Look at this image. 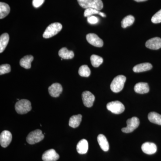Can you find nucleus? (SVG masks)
Listing matches in <instances>:
<instances>
[{
  "label": "nucleus",
  "instance_id": "1",
  "mask_svg": "<svg viewBox=\"0 0 161 161\" xmlns=\"http://www.w3.org/2000/svg\"><path fill=\"white\" fill-rule=\"evenodd\" d=\"M79 5L84 9L94 8L100 10L103 8L102 0H77Z\"/></svg>",
  "mask_w": 161,
  "mask_h": 161
},
{
  "label": "nucleus",
  "instance_id": "2",
  "mask_svg": "<svg viewBox=\"0 0 161 161\" xmlns=\"http://www.w3.org/2000/svg\"><path fill=\"white\" fill-rule=\"evenodd\" d=\"M126 78L122 75L116 76L114 78L111 84V89L114 93H118L123 90Z\"/></svg>",
  "mask_w": 161,
  "mask_h": 161
},
{
  "label": "nucleus",
  "instance_id": "3",
  "mask_svg": "<svg viewBox=\"0 0 161 161\" xmlns=\"http://www.w3.org/2000/svg\"><path fill=\"white\" fill-rule=\"evenodd\" d=\"M62 29V26L60 23H52L47 27L43 35V37L48 39L58 34Z\"/></svg>",
  "mask_w": 161,
  "mask_h": 161
},
{
  "label": "nucleus",
  "instance_id": "4",
  "mask_svg": "<svg viewBox=\"0 0 161 161\" xmlns=\"http://www.w3.org/2000/svg\"><path fill=\"white\" fill-rule=\"evenodd\" d=\"M31 103L27 99L18 101L15 105V109L18 114H25L31 110Z\"/></svg>",
  "mask_w": 161,
  "mask_h": 161
},
{
  "label": "nucleus",
  "instance_id": "5",
  "mask_svg": "<svg viewBox=\"0 0 161 161\" xmlns=\"http://www.w3.org/2000/svg\"><path fill=\"white\" fill-rule=\"evenodd\" d=\"M44 138V134L40 130H36L30 132L26 137V142L28 144L33 145L43 140Z\"/></svg>",
  "mask_w": 161,
  "mask_h": 161
},
{
  "label": "nucleus",
  "instance_id": "6",
  "mask_svg": "<svg viewBox=\"0 0 161 161\" xmlns=\"http://www.w3.org/2000/svg\"><path fill=\"white\" fill-rule=\"evenodd\" d=\"M107 108L109 111L115 114L123 113L125 110L123 104L119 101L111 102L107 104Z\"/></svg>",
  "mask_w": 161,
  "mask_h": 161
},
{
  "label": "nucleus",
  "instance_id": "7",
  "mask_svg": "<svg viewBox=\"0 0 161 161\" xmlns=\"http://www.w3.org/2000/svg\"><path fill=\"white\" fill-rule=\"evenodd\" d=\"M140 121L136 117H133L127 120V127L122 129V131L125 133H130L135 130L139 125Z\"/></svg>",
  "mask_w": 161,
  "mask_h": 161
},
{
  "label": "nucleus",
  "instance_id": "8",
  "mask_svg": "<svg viewBox=\"0 0 161 161\" xmlns=\"http://www.w3.org/2000/svg\"><path fill=\"white\" fill-rule=\"evenodd\" d=\"M86 39L88 42L93 46L99 47L103 46V41L95 34H88L86 35Z\"/></svg>",
  "mask_w": 161,
  "mask_h": 161
},
{
  "label": "nucleus",
  "instance_id": "9",
  "mask_svg": "<svg viewBox=\"0 0 161 161\" xmlns=\"http://www.w3.org/2000/svg\"><path fill=\"white\" fill-rule=\"evenodd\" d=\"M12 135L11 132L7 130L3 131L0 135V144L3 148H6L11 143Z\"/></svg>",
  "mask_w": 161,
  "mask_h": 161
},
{
  "label": "nucleus",
  "instance_id": "10",
  "mask_svg": "<svg viewBox=\"0 0 161 161\" xmlns=\"http://www.w3.org/2000/svg\"><path fill=\"white\" fill-rule=\"evenodd\" d=\"M82 99L84 105L87 108H91L93 105L95 96L91 92L86 91L82 93Z\"/></svg>",
  "mask_w": 161,
  "mask_h": 161
},
{
  "label": "nucleus",
  "instance_id": "11",
  "mask_svg": "<svg viewBox=\"0 0 161 161\" xmlns=\"http://www.w3.org/2000/svg\"><path fill=\"white\" fill-rule=\"evenodd\" d=\"M60 156L54 149L47 150L42 155L43 161H56L59 159Z\"/></svg>",
  "mask_w": 161,
  "mask_h": 161
},
{
  "label": "nucleus",
  "instance_id": "12",
  "mask_svg": "<svg viewBox=\"0 0 161 161\" xmlns=\"http://www.w3.org/2000/svg\"><path fill=\"white\" fill-rule=\"evenodd\" d=\"M48 90L50 95L52 97L57 98L62 93L63 88L60 83H55L49 87Z\"/></svg>",
  "mask_w": 161,
  "mask_h": 161
},
{
  "label": "nucleus",
  "instance_id": "13",
  "mask_svg": "<svg viewBox=\"0 0 161 161\" xmlns=\"http://www.w3.org/2000/svg\"><path fill=\"white\" fill-rule=\"evenodd\" d=\"M146 46L147 48L152 50H158L161 47V39L159 37H154L147 40L146 43Z\"/></svg>",
  "mask_w": 161,
  "mask_h": 161
},
{
  "label": "nucleus",
  "instance_id": "14",
  "mask_svg": "<svg viewBox=\"0 0 161 161\" xmlns=\"http://www.w3.org/2000/svg\"><path fill=\"white\" fill-rule=\"evenodd\" d=\"M142 150L146 154H153L156 152L157 148L156 145L153 143L147 142L142 145Z\"/></svg>",
  "mask_w": 161,
  "mask_h": 161
},
{
  "label": "nucleus",
  "instance_id": "15",
  "mask_svg": "<svg viewBox=\"0 0 161 161\" xmlns=\"http://www.w3.org/2000/svg\"><path fill=\"white\" fill-rule=\"evenodd\" d=\"M134 91L138 94H143L148 93L150 91L149 85L146 82H139L134 86Z\"/></svg>",
  "mask_w": 161,
  "mask_h": 161
},
{
  "label": "nucleus",
  "instance_id": "16",
  "mask_svg": "<svg viewBox=\"0 0 161 161\" xmlns=\"http://www.w3.org/2000/svg\"><path fill=\"white\" fill-rule=\"evenodd\" d=\"M88 150V142L86 140H81L78 142L77 145V152L79 154H85Z\"/></svg>",
  "mask_w": 161,
  "mask_h": 161
},
{
  "label": "nucleus",
  "instance_id": "17",
  "mask_svg": "<svg viewBox=\"0 0 161 161\" xmlns=\"http://www.w3.org/2000/svg\"><path fill=\"white\" fill-rule=\"evenodd\" d=\"M97 141L102 150L107 152L109 149V145L106 136L103 134H99L97 137Z\"/></svg>",
  "mask_w": 161,
  "mask_h": 161
},
{
  "label": "nucleus",
  "instance_id": "18",
  "mask_svg": "<svg viewBox=\"0 0 161 161\" xmlns=\"http://www.w3.org/2000/svg\"><path fill=\"white\" fill-rule=\"evenodd\" d=\"M153 66L150 63H144L137 64L133 68V71L135 73H141L150 70L152 69Z\"/></svg>",
  "mask_w": 161,
  "mask_h": 161
},
{
  "label": "nucleus",
  "instance_id": "19",
  "mask_svg": "<svg viewBox=\"0 0 161 161\" xmlns=\"http://www.w3.org/2000/svg\"><path fill=\"white\" fill-rule=\"evenodd\" d=\"M58 55L63 59H71L75 57V54L73 51H69L66 47H62L58 52Z\"/></svg>",
  "mask_w": 161,
  "mask_h": 161
},
{
  "label": "nucleus",
  "instance_id": "20",
  "mask_svg": "<svg viewBox=\"0 0 161 161\" xmlns=\"http://www.w3.org/2000/svg\"><path fill=\"white\" fill-rule=\"evenodd\" d=\"M34 60V57L32 55H27L22 58L20 60V66L26 69L31 68V63Z\"/></svg>",
  "mask_w": 161,
  "mask_h": 161
},
{
  "label": "nucleus",
  "instance_id": "21",
  "mask_svg": "<svg viewBox=\"0 0 161 161\" xmlns=\"http://www.w3.org/2000/svg\"><path fill=\"white\" fill-rule=\"evenodd\" d=\"M9 40V35L7 33L3 34L0 37V53H2L8 45Z\"/></svg>",
  "mask_w": 161,
  "mask_h": 161
},
{
  "label": "nucleus",
  "instance_id": "22",
  "mask_svg": "<svg viewBox=\"0 0 161 161\" xmlns=\"http://www.w3.org/2000/svg\"><path fill=\"white\" fill-rule=\"evenodd\" d=\"M82 119V115L80 114L73 115L69 119V126L73 128H76L79 126Z\"/></svg>",
  "mask_w": 161,
  "mask_h": 161
},
{
  "label": "nucleus",
  "instance_id": "23",
  "mask_svg": "<svg viewBox=\"0 0 161 161\" xmlns=\"http://www.w3.org/2000/svg\"><path fill=\"white\" fill-rule=\"evenodd\" d=\"M148 119L150 122L161 125V115L155 112H151L148 114Z\"/></svg>",
  "mask_w": 161,
  "mask_h": 161
},
{
  "label": "nucleus",
  "instance_id": "24",
  "mask_svg": "<svg viewBox=\"0 0 161 161\" xmlns=\"http://www.w3.org/2000/svg\"><path fill=\"white\" fill-rule=\"evenodd\" d=\"M10 7L6 3H0V19H3L7 16L10 12Z\"/></svg>",
  "mask_w": 161,
  "mask_h": 161
},
{
  "label": "nucleus",
  "instance_id": "25",
  "mask_svg": "<svg viewBox=\"0 0 161 161\" xmlns=\"http://www.w3.org/2000/svg\"><path fill=\"white\" fill-rule=\"evenodd\" d=\"M94 14H99L103 17H106V15L103 12H101L99 10L94 9V8H88L86 9L84 13V15L85 17H89Z\"/></svg>",
  "mask_w": 161,
  "mask_h": 161
},
{
  "label": "nucleus",
  "instance_id": "26",
  "mask_svg": "<svg viewBox=\"0 0 161 161\" xmlns=\"http://www.w3.org/2000/svg\"><path fill=\"white\" fill-rule=\"evenodd\" d=\"M135 21V18L131 15L127 16L124 18L121 21V26L123 28H125L133 24Z\"/></svg>",
  "mask_w": 161,
  "mask_h": 161
},
{
  "label": "nucleus",
  "instance_id": "27",
  "mask_svg": "<svg viewBox=\"0 0 161 161\" xmlns=\"http://www.w3.org/2000/svg\"><path fill=\"white\" fill-rule=\"evenodd\" d=\"M91 61L92 66L97 68L103 63V60L102 57L96 55H92L91 57Z\"/></svg>",
  "mask_w": 161,
  "mask_h": 161
},
{
  "label": "nucleus",
  "instance_id": "28",
  "mask_svg": "<svg viewBox=\"0 0 161 161\" xmlns=\"http://www.w3.org/2000/svg\"><path fill=\"white\" fill-rule=\"evenodd\" d=\"M91 73V70L87 65H83L80 66L78 70V74L81 77H89Z\"/></svg>",
  "mask_w": 161,
  "mask_h": 161
},
{
  "label": "nucleus",
  "instance_id": "29",
  "mask_svg": "<svg viewBox=\"0 0 161 161\" xmlns=\"http://www.w3.org/2000/svg\"><path fill=\"white\" fill-rule=\"evenodd\" d=\"M11 71V67L9 64H2L0 66V75L7 74Z\"/></svg>",
  "mask_w": 161,
  "mask_h": 161
},
{
  "label": "nucleus",
  "instance_id": "30",
  "mask_svg": "<svg viewBox=\"0 0 161 161\" xmlns=\"http://www.w3.org/2000/svg\"><path fill=\"white\" fill-rule=\"evenodd\" d=\"M151 21L153 23H161V9L156 13L151 19Z\"/></svg>",
  "mask_w": 161,
  "mask_h": 161
},
{
  "label": "nucleus",
  "instance_id": "31",
  "mask_svg": "<svg viewBox=\"0 0 161 161\" xmlns=\"http://www.w3.org/2000/svg\"><path fill=\"white\" fill-rule=\"evenodd\" d=\"M98 21L99 20H98V18L93 15L87 17L88 23L91 24H97L98 23Z\"/></svg>",
  "mask_w": 161,
  "mask_h": 161
},
{
  "label": "nucleus",
  "instance_id": "32",
  "mask_svg": "<svg viewBox=\"0 0 161 161\" xmlns=\"http://www.w3.org/2000/svg\"><path fill=\"white\" fill-rule=\"evenodd\" d=\"M45 0H33L32 5L35 8H37L43 5Z\"/></svg>",
  "mask_w": 161,
  "mask_h": 161
},
{
  "label": "nucleus",
  "instance_id": "33",
  "mask_svg": "<svg viewBox=\"0 0 161 161\" xmlns=\"http://www.w3.org/2000/svg\"><path fill=\"white\" fill-rule=\"evenodd\" d=\"M135 2H138V3H140V2H146V1H147V0H134Z\"/></svg>",
  "mask_w": 161,
  "mask_h": 161
}]
</instances>
